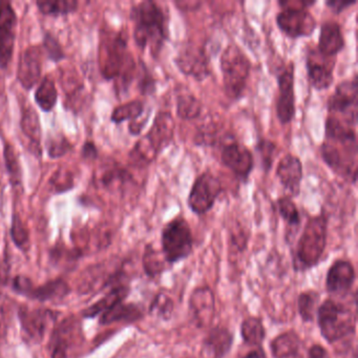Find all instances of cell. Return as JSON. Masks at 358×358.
Segmentation results:
<instances>
[{
    "mask_svg": "<svg viewBox=\"0 0 358 358\" xmlns=\"http://www.w3.org/2000/svg\"><path fill=\"white\" fill-rule=\"evenodd\" d=\"M70 292V287L64 280H56L48 282L43 286L33 288L29 297L41 301H51L62 299Z\"/></svg>",
    "mask_w": 358,
    "mask_h": 358,
    "instance_id": "cell-31",
    "label": "cell"
},
{
    "mask_svg": "<svg viewBox=\"0 0 358 358\" xmlns=\"http://www.w3.org/2000/svg\"><path fill=\"white\" fill-rule=\"evenodd\" d=\"M308 358H331V356L322 345H313L308 351Z\"/></svg>",
    "mask_w": 358,
    "mask_h": 358,
    "instance_id": "cell-51",
    "label": "cell"
},
{
    "mask_svg": "<svg viewBox=\"0 0 358 358\" xmlns=\"http://www.w3.org/2000/svg\"><path fill=\"white\" fill-rule=\"evenodd\" d=\"M150 116H152V108L145 110L143 115L137 120L131 121L129 124V131L131 136H139L141 135L143 129H145L148 125V121H150Z\"/></svg>",
    "mask_w": 358,
    "mask_h": 358,
    "instance_id": "cell-47",
    "label": "cell"
},
{
    "mask_svg": "<svg viewBox=\"0 0 358 358\" xmlns=\"http://www.w3.org/2000/svg\"><path fill=\"white\" fill-rule=\"evenodd\" d=\"M202 102L192 93H182L177 96V116L182 120L189 121L199 118L202 114Z\"/></svg>",
    "mask_w": 358,
    "mask_h": 358,
    "instance_id": "cell-33",
    "label": "cell"
},
{
    "mask_svg": "<svg viewBox=\"0 0 358 358\" xmlns=\"http://www.w3.org/2000/svg\"><path fill=\"white\" fill-rule=\"evenodd\" d=\"M324 141L341 145L357 144L355 127H350L341 119L328 116L324 122Z\"/></svg>",
    "mask_w": 358,
    "mask_h": 358,
    "instance_id": "cell-25",
    "label": "cell"
},
{
    "mask_svg": "<svg viewBox=\"0 0 358 358\" xmlns=\"http://www.w3.org/2000/svg\"><path fill=\"white\" fill-rule=\"evenodd\" d=\"M145 139L160 154L171 145L175 137V121L169 112H159Z\"/></svg>",
    "mask_w": 358,
    "mask_h": 358,
    "instance_id": "cell-21",
    "label": "cell"
},
{
    "mask_svg": "<svg viewBox=\"0 0 358 358\" xmlns=\"http://www.w3.org/2000/svg\"><path fill=\"white\" fill-rule=\"evenodd\" d=\"M37 106L43 112L50 113L54 110L58 101V91L55 81L51 75H47L37 87L34 95Z\"/></svg>",
    "mask_w": 358,
    "mask_h": 358,
    "instance_id": "cell-29",
    "label": "cell"
},
{
    "mask_svg": "<svg viewBox=\"0 0 358 358\" xmlns=\"http://www.w3.org/2000/svg\"><path fill=\"white\" fill-rule=\"evenodd\" d=\"M10 234H11L12 241L18 248L24 250L28 247L29 242H30V234H29L28 228L24 225L20 213H14L12 215Z\"/></svg>",
    "mask_w": 358,
    "mask_h": 358,
    "instance_id": "cell-41",
    "label": "cell"
},
{
    "mask_svg": "<svg viewBox=\"0 0 358 358\" xmlns=\"http://www.w3.org/2000/svg\"><path fill=\"white\" fill-rule=\"evenodd\" d=\"M328 217L324 213L309 217L293 252L295 271L303 272L318 265L326 250Z\"/></svg>",
    "mask_w": 358,
    "mask_h": 358,
    "instance_id": "cell-3",
    "label": "cell"
},
{
    "mask_svg": "<svg viewBox=\"0 0 358 358\" xmlns=\"http://www.w3.org/2000/svg\"><path fill=\"white\" fill-rule=\"evenodd\" d=\"M161 245L167 264L179 263L187 259L194 249L192 228L185 217L179 215L163 227Z\"/></svg>",
    "mask_w": 358,
    "mask_h": 358,
    "instance_id": "cell-7",
    "label": "cell"
},
{
    "mask_svg": "<svg viewBox=\"0 0 358 358\" xmlns=\"http://www.w3.org/2000/svg\"><path fill=\"white\" fill-rule=\"evenodd\" d=\"M131 20L136 45L142 51L148 48L157 59L169 39V11L156 1L145 0L131 7Z\"/></svg>",
    "mask_w": 358,
    "mask_h": 358,
    "instance_id": "cell-1",
    "label": "cell"
},
{
    "mask_svg": "<svg viewBox=\"0 0 358 358\" xmlns=\"http://www.w3.org/2000/svg\"><path fill=\"white\" fill-rule=\"evenodd\" d=\"M243 358H267V355H266L263 348L257 347V349L252 350V351L247 353Z\"/></svg>",
    "mask_w": 358,
    "mask_h": 358,
    "instance_id": "cell-52",
    "label": "cell"
},
{
    "mask_svg": "<svg viewBox=\"0 0 358 358\" xmlns=\"http://www.w3.org/2000/svg\"><path fill=\"white\" fill-rule=\"evenodd\" d=\"M280 11L276 14L275 22L278 30L291 39L312 36L317 22L309 9L316 1H278Z\"/></svg>",
    "mask_w": 358,
    "mask_h": 358,
    "instance_id": "cell-5",
    "label": "cell"
},
{
    "mask_svg": "<svg viewBox=\"0 0 358 358\" xmlns=\"http://www.w3.org/2000/svg\"><path fill=\"white\" fill-rule=\"evenodd\" d=\"M257 156H259V163H261L262 169L264 173H268L273 167L274 158L276 156L278 146L271 140L267 138H259L255 145Z\"/></svg>",
    "mask_w": 358,
    "mask_h": 358,
    "instance_id": "cell-38",
    "label": "cell"
},
{
    "mask_svg": "<svg viewBox=\"0 0 358 358\" xmlns=\"http://www.w3.org/2000/svg\"><path fill=\"white\" fill-rule=\"evenodd\" d=\"M72 144L64 136H58L57 138L48 142V156L51 159L62 158L72 150Z\"/></svg>",
    "mask_w": 358,
    "mask_h": 358,
    "instance_id": "cell-46",
    "label": "cell"
},
{
    "mask_svg": "<svg viewBox=\"0 0 358 358\" xmlns=\"http://www.w3.org/2000/svg\"><path fill=\"white\" fill-rule=\"evenodd\" d=\"M3 332V311L0 310V338H1V334Z\"/></svg>",
    "mask_w": 358,
    "mask_h": 358,
    "instance_id": "cell-53",
    "label": "cell"
},
{
    "mask_svg": "<svg viewBox=\"0 0 358 358\" xmlns=\"http://www.w3.org/2000/svg\"><path fill=\"white\" fill-rule=\"evenodd\" d=\"M345 47V36L341 24L334 20H328L320 27L317 50L320 55L327 58H335Z\"/></svg>",
    "mask_w": 358,
    "mask_h": 358,
    "instance_id": "cell-20",
    "label": "cell"
},
{
    "mask_svg": "<svg viewBox=\"0 0 358 358\" xmlns=\"http://www.w3.org/2000/svg\"><path fill=\"white\" fill-rule=\"evenodd\" d=\"M99 70L106 80H117L119 91H127L137 77L138 66L129 53L124 32L102 35L99 45Z\"/></svg>",
    "mask_w": 358,
    "mask_h": 358,
    "instance_id": "cell-2",
    "label": "cell"
},
{
    "mask_svg": "<svg viewBox=\"0 0 358 358\" xmlns=\"http://www.w3.org/2000/svg\"><path fill=\"white\" fill-rule=\"evenodd\" d=\"M131 177L133 176L127 169L121 167H110L101 173L98 181L101 184L102 187L110 189L117 186V184H125L131 181L133 179Z\"/></svg>",
    "mask_w": 358,
    "mask_h": 358,
    "instance_id": "cell-39",
    "label": "cell"
},
{
    "mask_svg": "<svg viewBox=\"0 0 358 358\" xmlns=\"http://www.w3.org/2000/svg\"><path fill=\"white\" fill-rule=\"evenodd\" d=\"M301 348V338L294 331L282 333L270 343L274 358H291L297 356Z\"/></svg>",
    "mask_w": 358,
    "mask_h": 358,
    "instance_id": "cell-26",
    "label": "cell"
},
{
    "mask_svg": "<svg viewBox=\"0 0 358 358\" xmlns=\"http://www.w3.org/2000/svg\"><path fill=\"white\" fill-rule=\"evenodd\" d=\"M81 155L83 159L87 161H94L98 157V148L93 141H87L83 144Z\"/></svg>",
    "mask_w": 358,
    "mask_h": 358,
    "instance_id": "cell-50",
    "label": "cell"
},
{
    "mask_svg": "<svg viewBox=\"0 0 358 358\" xmlns=\"http://www.w3.org/2000/svg\"><path fill=\"white\" fill-rule=\"evenodd\" d=\"M358 83L357 76L343 81L335 87L334 93L327 100V110L330 114L343 116V122L350 127L357 124Z\"/></svg>",
    "mask_w": 358,
    "mask_h": 358,
    "instance_id": "cell-10",
    "label": "cell"
},
{
    "mask_svg": "<svg viewBox=\"0 0 358 358\" xmlns=\"http://www.w3.org/2000/svg\"><path fill=\"white\" fill-rule=\"evenodd\" d=\"M43 51L41 45H30L20 54L17 80L27 91L32 90L43 74Z\"/></svg>",
    "mask_w": 358,
    "mask_h": 358,
    "instance_id": "cell-15",
    "label": "cell"
},
{
    "mask_svg": "<svg viewBox=\"0 0 358 358\" xmlns=\"http://www.w3.org/2000/svg\"><path fill=\"white\" fill-rule=\"evenodd\" d=\"M139 77L140 93L143 96H150L156 92L157 83L152 73L148 70L143 62H139V70L137 71Z\"/></svg>",
    "mask_w": 358,
    "mask_h": 358,
    "instance_id": "cell-45",
    "label": "cell"
},
{
    "mask_svg": "<svg viewBox=\"0 0 358 358\" xmlns=\"http://www.w3.org/2000/svg\"><path fill=\"white\" fill-rule=\"evenodd\" d=\"M215 296L208 287L194 290L189 297V311L192 320L200 328L208 326L215 317Z\"/></svg>",
    "mask_w": 358,
    "mask_h": 358,
    "instance_id": "cell-18",
    "label": "cell"
},
{
    "mask_svg": "<svg viewBox=\"0 0 358 358\" xmlns=\"http://www.w3.org/2000/svg\"><path fill=\"white\" fill-rule=\"evenodd\" d=\"M143 268L150 278L161 275L165 270V262L159 257V253L152 248V245L146 246L143 255Z\"/></svg>",
    "mask_w": 358,
    "mask_h": 358,
    "instance_id": "cell-42",
    "label": "cell"
},
{
    "mask_svg": "<svg viewBox=\"0 0 358 358\" xmlns=\"http://www.w3.org/2000/svg\"><path fill=\"white\" fill-rule=\"evenodd\" d=\"M141 309L134 303H120L112 309L102 314L100 322L102 324H114V322H134L142 317Z\"/></svg>",
    "mask_w": 358,
    "mask_h": 358,
    "instance_id": "cell-30",
    "label": "cell"
},
{
    "mask_svg": "<svg viewBox=\"0 0 358 358\" xmlns=\"http://www.w3.org/2000/svg\"><path fill=\"white\" fill-rule=\"evenodd\" d=\"M3 160L12 187H20L22 185V165L15 148L9 142L3 144Z\"/></svg>",
    "mask_w": 358,
    "mask_h": 358,
    "instance_id": "cell-35",
    "label": "cell"
},
{
    "mask_svg": "<svg viewBox=\"0 0 358 358\" xmlns=\"http://www.w3.org/2000/svg\"><path fill=\"white\" fill-rule=\"evenodd\" d=\"M322 337L329 343H337L355 332L356 316L343 303L327 299L316 312Z\"/></svg>",
    "mask_w": 358,
    "mask_h": 358,
    "instance_id": "cell-6",
    "label": "cell"
},
{
    "mask_svg": "<svg viewBox=\"0 0 358 358\" xmlns=\"http://www.w3.org/2000/svg\"><path fill=\"white\" fill-rule=\"evenodd\" d=\"M178 70L196 81H204L211 74L210 57L204 48L198 45H184L173 59Z\"/></svg>",
    "mask_w": 358,
    "mask_h": 358,
    "instance_id": "cell-11",
    "label": "cell"
},
{
    "mask_svg": "<svg viewBox=\"0 0 358 358\" xmlns=\"http://www.w3.org/2000/svg\"><path fill=\"white\" fill-rule=\"evenodd\" d=\"M79 322L74 317L66 318L54 330L51 338L52 358H68L69 350L75 341Z\"/></svg>",
    "mask_w": 358,
    "mask_h": 358,
    "instance_id": "cell-23",
    "label": "cell"
},
{
    "mask_svg": "<svg viewBox=\"0 0 358 358\" xmlns=\"http://www.w3.org/2000/svg\"><path fill=\"white\" fill-rule=\"evenodd\" d=\"M251 62L236 45L230 43L220 57L224 92L228 99L238 101L244 96L251 72Z\"/></svg>",
    "mask_w": 358,
    "mask_h": 358,
    "instance_id": "cell-4",
    "label": "cell"
},
{
    "mask_svg": "<svg viewBox=\"0 0 358 358\" xmlns=\"http://www.w3.org/2000/svg\"><path fill=\"white\" fill-rule=\"evenodd\" d=\"M173 301L164 293H159L150 305V313H156L163 320H169L173 315Z\"/></svg>",
    "mask_w": 358,
    "mask_h": 358,
    "instance_id": "cell-44",
    "label": "cell"
},
{
    "mask_svg": "<svg viewBox=\"0 0 358 358\" xmlns=\"http://www.w3.org/2000/svg\"><path fill=\"white\" fill-rule=\"evenodd\" d=\"M221 161L224 166L244 183L248 182L255 166L252 152L236 141L225 142L222 148Z\"/></svg>",
    "mask_w": 358,
    "mask_h": 358,
    "instance_id": "cell-13",
    "label": "cell"
},
{
    "mask_svg": "<svg viewBox=\"0 0 358 358\" xmlns=\"http://www.w3.org/2000/svg\"><path fill=\"white\" fill-rule=\"evenodd\" d=\"M50 186L55 194H64L75 186V177L72 171L66 169H58L50 179Z\"/></svg>",
    "mask_w": 358,
    "mask_h": 358,
    "instance_id": "cell-40",
    "label": "cell"
},
{
    "mask_svg": "<svg viewBox=\"0 0 358 358\" xmlns=\"http://www.w3.org/2000/svg\"><path fill=\"white\" fill-rule=\"evenodd\" d=\"M234 343V335L226 327L217 326L209 331L203 341L201 356L203 358H224Z\"/></svg>",
    "mask_w": 358,
    "mask_h": 358,
    "instance_id": "cell-22",
    "label": "cell"
},
{
    "mask_svg": "<svg viewBox=\"0 0 358 358\" xmlns=\"http://www.w3.org/2000/svg\"><path fill=\"white\" fill-rule=\"evenodd\" d=\"M326 7L330 10L332 13L335 15H339V14L345 12V10L351 8L352 6L356 5V1H343V0H330V1H326Z\"/></svg>",
    "mask_w": 358,
    "mask_h": 358,
    "instance_id": "cell-49",
    "label": "cell"
},
{
    "mask_svg": "<svg viewBox=\"0 0 358 358\" xmlns=\"http://www.w3.org/2000/svg\"><path fill=\"white\" fill-rule=\"evenodd\" d=\"M275 75L278 89L275 103L276 117L280 124L287 125L292 122L296 113L294 62L282 64Z\"/></svg>",
    "mask_w": 358,
    "mask_h": 358,
    "instance_id": "cell-9",
    "label": "cell"
},
{
    "mask_svg": "<svg viewBox=\"0 0 358 358\" xmlns=\"http://www.w3.org/2000/svg\"><path fill=\"white\" fill-rule=\"evenodd\" d=\"M145 104L143 101L133 100V101L125 102V103L115 108L110 115V121L117 125L121 124L125 121L131 122V121L140 118L145 113Z\"/></svg>",
    "mask_w": 358,
    "mask_h": 358,
    "instance_id": "cell-34",
    "label": "cell"
},
{
    "mask_svg": "<svg viewBox=\"0 0 358 358\" xmlns=\"http://www.w3.org/2000/svg\"><path fill=\"white\" fill-rule=\"evenodd\" d=\"M318 301H320V294L315 291H305L299 294L297 299V309L303 322H313L317 312Z\"/></svg>",
    "mask_w": 358,
    "mask_h": 358,
    "instance_id": "cell-37",
    "label": "cell"
},
{
    "mask_svg": "<svg viewBox=\"0 0 358 358\" xmlns=\"http://www.w3.org/2000/svg\"><path fill=\"white\" fill-rule=\"evenodd\" d=\"M336 59L320 55L317 50H309L306 56V70L310 87L317 92L326 91L334 83Z\"/></svg>",
    "mask_w": 358,
    "mask_h": 358,
    "instance_id": "cell-14",
    "label": "cell"
},
{
    "mask_svg": "<svg viewBox=\"0 0 358 358\" xmlns=\"http://www.w3.org/2000/svg\"><path fill=\"white\" fill-rule=\"evenodd\" d=\"M41 48H43V54H45L48 59L51 62H59L66 57L59 41L52 33H45Z\"/></svg>",
    "mask_w": 358,
    "mask_h": 358,
    "instance_id": "cell-43",
    "label": "cell"
},
{
    "mask_svg": "<svg viewBox=\"0 0 358 358\" xmlns=\"http://www.w3.org/2000/svg\"><path fill=\"white\" fill-rule=\"evenodd\" d=\"M56 315L53 311L45 309H29L22 307L20 310V320L22 332L28 341L41 343L45 337V331Z\"/></svg>",
    "mask_w": 358,
    "mask_h": 358,
    "instance_id": "cell-17",
    "label": "cell"
},
{
    "mask_svg": "<svg viewBox=\"0 0 358 358\" xmlns=\"http://www.w3.org/2000/svg\"><path fill=\"white\" fill-rule=\"evenodd\" d=\"M222 192L223 184L220 178L211 171H204L196 177L192 184L188 194V207L194 215H206L213 208Z\"/></svg>",
    "mask_w": 358,
    "mask_h": 358,
    "instance_id": "cell-8",
    "label": "cell"
},
{
    "mask_svg": "<svg viewBox=\"0 0 358 358\" xmlns=\"http://www.w3.org/2000/svg\"><path fill=\"white\" fill-rule=\"evenodd\" d=\"M17 15L9 1H0V69L11 64L15 48Z\"/></svg>",
    "mask_w": 358,
    "mask_h": 358,
    "instance_id": "cell-12",
    "label": "cell"
},
{
    "mask_svg": "<svg viewBox=\"0 0 358 358\" xmlns=\"http://www.w3.org/2000/svg\"><path fill=\"white\" fill-rule=\"evenodd\" d=\"M275 176L284 188L286 196L296 198L301 194L303 167L301 159L292 154H287L280 159L275 169Z\"/></svg>",
    "mask_w": 358,
    "mask_h": 358,
    "instance_id": "cell-16",
    "label": "cell"
},
{
    "mask_svg": "<svg viewBox=\"0 0 358 358\" xmlns=\"http://www.w3.org/2000/svg\"><path fill=\"white\" fill-rule=\"evenodd\" d=\"M355 269L350 262L337 259L329 268L326 278V288L329 293L345 294L351 290L355 282Z\"/></svg>",
    "mask_w": 358,
    "mask_h": 358,
    "instance_id": "cell-19",
    "label": "cell"
},
{
    "mask_svg": "<svg viewBox=\"0 0 358 358\" xmlns=\"http://www.w3.org/2000/svg\"><path fill=\"white\" fill-rule=\"evenodd\" d=\"M129 292V290L127 286L121 285V286L116 287L110 293H108L103 299L96 301L95 303L85 309L83 311V315L85 317H94V316L99 315V314L106 313V311L112 309L115 306L123 303Z\"/></svg>",
    "mask_w": 358,
    "mask_h": 358,
    "instance_id": "cell-28",
    "label": "cell"
},
{
    "mask_svg": "<svg viewBox=\"0 0 358 358\" xmlns=\"http://www.w3.org/2000/svg\"><path fill=\"white\" fill-rule=\"evenodd\" d=\"M275 205L278 213L286 223L287 229H288L287 238L288 236L293 238L299 230L301 222V213H299L296 204L293 202L292 198L285 194L276 200Z\"/></svg>",
    "mask_w": 358,
    "mask_h": 358,
    "instance_id": "cell-27",
    "label": "cell"
},
{
    "mask_svg": "<svg viewBox=\"0 0 358 358\" xmlns=\"http://www.w3.org/2000/svg\"><path fill=\"white\" fill-rule=\"evenodd\" d=\"M241 335L247 345L261 347L266 337L265 327L261 318L249 316L241 324Z\"/></svg>",
    "mask_w": 358,
    "mask_h": 358,
    "instance_id": "cell-32",
    "label": "cell"
},
{
    "mask_svg": "<svg viewBox=\"0 0 358 358\" xmlns=\"http://www.w3.org/2000/svg\"><path fill=\"white\" fill-rule=\"evenodd\" d=\"M39 12L48 16H66L78 10L76 0H57V1H36Z\"/></svg>",
    "mask_w": 358,
    "mask_h": 358,
    "instance_id": "cell-36",
    "label": "cell"
},
{
    "mask_svg": "<svg viewBox=\"0 0 358 358\" xmlns=\"http://www.w3.org/2000/svg\"><path fill=\"white\" fill-rule=\"evenodd\" d=\"M20 129L22 134L26 136L29 141V148L32 150L33 154L37 157L43 155L41 148V123L38 113L31 106H27L22 110V118H20Z\"/></svg>",
    "mask_w": 358,
    "mask_h": 358,
    "instance_id": "cell-24",
    "label": "cell"
},
{
    "mask_svg": "<svg viewBox=\"0 0 358 358\" xmlns=\"http://www.w3.org/2000/svg\"><path fill=\"white\" fill-rule=\"evenodd\" d=\"M13 286L14 289H15L18 293L22 295H27V296L30 295L33 288H34L31 280H29L28 278L24 275L16 276V278H14Z\"/></svg>",
    "mask_w": 358,
    "mask_h": 358,
    "instance_id": "cell-48",
    "label": "cell"
}]
</instances>
